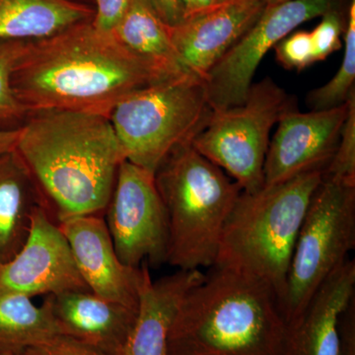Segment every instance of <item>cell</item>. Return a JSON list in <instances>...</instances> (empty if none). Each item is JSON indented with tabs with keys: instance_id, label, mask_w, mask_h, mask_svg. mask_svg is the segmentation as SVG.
I'll return each instance as SVG.
<instances>
[{
	"instance_id": "obj_25",
	"label": "cell",
	"mask_w": 355,
	"mask_h": 355,
	"mask_svg": "<svg viewBox=\"0 0 355 355\" xmlns=\"http://www.w3.org/2000/svg\"><path fill=\"white\" fill-rule=\"evenodd\" d=\"M275 49L277 62L284 69L300 71L316 62L310 32L292 33L282 39Z\"/></svg>"
},
{
	"instance_id": "obj_34",
	"label": "cell",
	"mask_w": 355,
	"mask_h": 355,
	"mask_svg": "<svg viewBox=\"0 0 355 355\" xmlns=\"http://www.w3.org/2000/svg\"><path fill=\"white\" fill-rule=\"evenodd\" d=\"M0 355H13V354H0Z\"/></svg>"
},
{
	"instance_id": "obj_17",
	"label": "cell",
	"mask_w": 355,
	"mask_h": 355,
	"mask_svg": "<svg viewBox=\"0 0 355 355\" xmlns=\"http://www.w3.org/2000/svg\"><path fill=\"white\" fill-rule=\"evenodd\" d=\"M355 298V261L347 259L315 292L289 328V355H338L340 318Z\"/></svg>"
},
{
	"instance_id": "obj_9",
	"label": "cell",
	"mask_w": 355,
	"mask_h": 355,
	"mask_svg": "<svg viewBox=\"0 0 355 355\" xmlns=\"http://www.w3.org/2000/svg\"><path fill=\"white\" fill-rule=\"evenodd\" d=\"M104 212L121 263L132 268L166 263L167 214L153 172L123 161Z\"/></svg>"
},
{
	"instance_id": "obj_24",
	"label": "cell",
	"mask_w": 355,
	"mask_h": 355,
	"mask_svg": "<svg viewBox=\"0 0 355 355\" xmlns=\"http://www.w3.org/2000/svg\"><path fill=\"white\" fill-rule=\"evenodd\" d=\"M324 176L355 186V91L349 98V113L340 133L335 156Z\"/></svg>"
},
{
	"instance_id": "obj_8",
	"label": "cell",
	"mask_w": 355,
	"mask_h": 355,
	"mask_svg": "<svg viewBox=\"0 0 355 355\" xmlns=\"http://www.w3.org/2000/svg\"><path fill=\"white\" fill-rule=\"evenodd\" d=\"M294 108L293 97L272 79H263L252 84L243 104L212 111L191 146L232 178L242 191L254 193L265 186L263 166L270 130Z\"/></svg>"
},
{
	"instance_id": "obj_20",
	"label": "cell",
	"mask_w": 355,
	"mask_h": 355,
	"mask_svg": "<svg viewBox=\"0 0 355 355\" xmlns=\"http://www.w3.org/2000/svg\"><path fill=\"white\" fill-rule=\"evenodd\" d=\"M170 27L149 0H130L127 10L112 32L121 43L142 57L178 73L193 74L178 55Z\"/></svg>"
},
{
	"instance_id": "obj_4",
	"label": "cell",
	"mask_w": 355,
	"mask_h": 355,
	"mask_svg": "<svg viewBox=\"0 0 355 355\" xmlns=\"http://www.w3.org/2000/svg\"><path fill=\"white\" fill-rule=\"evenodd\" d=\"M323 177V171L308 172L254 193L242 191L222 231L214 266L263 280L282 302L294 245Z\"/></svg>"
},
{
	"instance_id": "obj_33",
	"label": "cell",
	"mask_w": 355,
	"mask_h": 355,
	"mask_svg": "<svg viewBox=\"0 0 355 355\" xmlns=\"http://www.w3.org/2000/svg\"><path fill=\"white\" fill-rule=\"evenodd\" d=\"M266 6H275V4L282 3V2L289 1V0H261Z\"/></svg>"
},
{
	"instance_id": "obj_18",
	"label": "cell",
	"mask_w": 355,
	"mask_h": 355,
	"mask_svg": "<svg viewBox=\"0 0 355 355\" xmlns=\"http://www.w3.org/2000/svg\"><path fill=\"white\" fill-rule=\"evenodd\" d=\"M42 205L44 198L19 154H0V266L24 245Z\"/></svg>"
},
{
	"instance_id": "obj_16",
	"label": "cell",
	"mask_w": 355,
	"mask_h": 355,
	"mask_svg": "<svg viewBox=\"0 0 355 355\" xmlns=\"http://www.w3.org/2000/svg\"><path fill=\"white\" fill-rule=\"evenodd\" d=\"M203 279L200 270H178L153 280L148 263H142L137 320L121 355H168V336L178 307Z\"/></svg>"
},
{
	"instance_id": "obj_19",
	"label": "cell",
	"mask_w": 355,
	"mask_h": 355,
	"mask_svg": "<svg viewBox=\"0 0 355 355\" xmlns=\"http://www.w3.org/2000/svg\"><path fill=\"white\" fill-rule=\"evenodd\" d=\"M93 16L72 0H0V42L37 41Z\"/></svg>"
},
{
	"instance_id": "obj_2",
	"label": "cell",
	"mask_w": 355,
	"mask_h": 355,
	"mask_svg": "<svg viewBox=\"0 0 355 355\" xmlns=\"http://www.w3.org/2000/svg\"><path fill=\"white\" fill-rule=\"evenodd\" d=\"M31 114L16 153L53 220L103 214L125 160L110 119L57 110Z\"/></svg>"
},
{
	"instance_id": "obj_3",
	"label": "cell",
	"mask_w": 355,
	"mask_h": 355,
	"mask_svg": "<svg viewBox=\"0 0 355 355\" xmlns=\"http://www.w3.org/2000/svg\"><path fill=\"white\" fill-rule=\"evenodd\" d=\"M168 355H289V328L272 287L211 266L182 299Z\"/></svg>"
},
{
	"instance_id": "obj_12",
	"label": "cell",
	"mask_w": 355,
	"mask_h": 355,
	"mask_svg": "<svg viewBox=\"0 0 355 355\" xmlns=\"http://www.w3.org/2000/svg\"><path fill=\"white\" fill-rule=\"evenodd\" d=\"M347 113L349 99L333 109L309 113H300L296 108L287 111L268 144L263 166L265 186L304 173L324 172L335 156Z\"/></svg>"
},
{
	"instance_id": "obj_10",
	"label": "cell",
	"mask_w": 355,
	"mask_h": 355,
	"mask_svg": "<svg viewBox=\"0 0 355 355\" xmlns=\"http://www.w3.org/2000/svg\"><path fill=\"white\" fill-rule=\"evenodd\" d=\"M340 7V0H289L266 6L260 18L221 58L205 79L212 111L241 105L259 64L298 26Z\"/></svg>"
},
{
	"instance_id": "obj_14",
	"label": "cell",
	"mask_w": 355,
	"mask_h": 355,
	"mask_svg": "<svg viewBox=\"0 0 355 355\" xmlns=\"http://www.w3.org/2000/svg\"><path fill=\"white\" fill-rule=\"evenodd\" d=\"M261 0H231L225 6L171 26V39L187 69L205 81L221 58L260 18Z\"/></svg>"
},
{
	"instance_id": "obj_27",
	"label": "cell",
	"mask_w": 355,
	"mask_h": 355,
	"mask_svg": "<svg viewBox=\"0 0 355 355\" xmlns=\"http://www.w3.org/2000/svg\"><path fill=\"white\" fill-rule=\"evenodd\" d=\"M13 355H106L99 350L93 349L69 338V336H58L49 342L28 347L22 352Z\"/></svg>"
},
{
	"instance_id": "obj_21",
	"label": "cell",
	"mask_w": 355,
	"mask_h": 355,
	"mask_svg": "<svg viewBox=\"0 0 355 355\" xmlns=\"http://www.w3.org/2000/svg\"><path fill=\"white\" fill-rule=\"evenodd\" d=\"M58 336L46 306L21 294L0 293V354H16Z\"/></svg>"
},
{
	"instance_id": "obj_31",
	"label": "cell",
	"mask_w": 355,
	"mask_h": 355,
	"mask_svg": "<svg viewBox=\"0 0 355 355\" xmlns=\"http://www.w3.org/2000/svg\"><path fill=\"white\" fill-rule=\"evenodd\" d=\"M166 24L175 26L182 21L180 0H149Z\"/></svg>"
},
{
	"instance_id": "obj_13",
	"label": "cell",
	"mask_w": 355,
	"mask_h": 355,
	"mask_svg": "<svg viewBox=\"0 0 355 355\" xmlns=\"http://www.w3.org/2000/svg\"><path fill=\"white\" fill-rule=\"evenodd\" d=\"M89 291L100 297L137 309L142 265L121 263L101 214L74 216L58 223Z\"/></svg>"
},
{
	"instance_id": "obj_28",
	"label": "cell",
	"mask_w": 355,
	"mask_h": 355,
	"mask_svg": "<svg viewBox=\"0 0 355 355\" xmlns=\"http://www.w3.org/2000/svg\"><path fill=\"white\" fill-rule=\"evenodd\" d=\"M130 0H96L92 23L102 31L112 32L127 10Z\"/></svg>"
},
{
	"instance_id": "obj_6",
	"label": "cell",
	"mask_w": 355,
	"mask_h": 355,
	"mask_svg": "<svg viewBox=\"0 0 355 355\" xmlns=\"http://www.w3.org/2000/svg\"><path fill=\"white\" fill-rule=\"evenodd\" d=\"M211 113L205 81L184 74L128 96L110 121L125 160L155 173L174 149L191 144Z\"/></svg>"
},
{
	"instance_id": "obj_5",
	"label": "cell",
	"mask_w": 355,
	"mask_h": 355,
	"mask_svg": "<svg viewBox=\"0 0 355 355\" xmlns=\"http://www.w3.org/2000/svg\"><path fill=\"white\" fill-rule=\"evenodd\" d=\"M154 176L167 214L166 263L181 270L211 268L241 187L191 144L174 149Z\"/></svg>"
},
{
	"instance_id": "obj_15",
	"label": "cell",
	"mask_w": 355,
	"mask_h": 355,
	"mask_svg": "<svg viewBox=\"0 0 355 355\" xmlns=\"http://www.w3.org/2000/svg\"><path fill=\"white\" fill-rule=\"evenodd\" d=\"M43 304L60 336L85 343L106 355H121L139 310L89 291L51 294Z\"/></svg>"
},
{
	"instance_id": "obj_30",
	"label": "cell",
	"mask_w": 355,
	"mask_h": 355,
	"mask_svg": "<svg viewBox=\"0 0 355 355\" xmlns=\"http://www.w3.org/2000/svg\"><path fill=\"white\" fill-rule=\"evenodd\" d=\"M230 1L231 0H180L182 21L214 10Z\"/></svg>"
},
{
	"instance_id": "obj_29",
	"label": "cell",
	"mask_w": 355,
	"mask_h": 355,
	"mask_svg": "<svg viewBox=\"0 0 355 355\" xmlns=\"http://www.w3.org/2000/svg\"><path fill=\"white\" fill-rule=\"evenodd\" d=\"M338 355H355V298L340 318Z\"/></svg>"
},
{
	"instance_id": "obj_22",
	"label": "cell",
	"mask_w": 355,
	"mask_h": 355,
	"mask_svg": "<svg viewBox=\"0 0 355 355\" xmlns=\"http://www.w3.org/2000/svg\"><path fill=\"white\" fill-rule=\"evenodd\" d=\"M355 81V0H352L347 14L345 30V55L342 65L331 80L322 87L311 91L307 97L312 111L336 108L347 103L354 92Z\"/></svg>"
},
{
	"instance_id": "obj_23",
	"label": "cell",
	"mask_w": 355,
	"mask_h": 355,
	"mask_svg": "<svg viewBox=\"0 0 355 355\" xmlns=\"http://www.w3.org/2000/svg\"><path fill=\"white\" fill-rule=\"evenodd\" d=\"M28 41L0 42V121H12L27 116L12 88V74Z\"/></svg>"
},
{
	"instance_id": "obj_1",
	"label": "cell",
	"mask_w": 355,
	"mask_h": 355,
	"mask_svg": "<svg viewBox=\"0 0 355 355\" xmlns=\"http://www.w3.org/2000/svg\"><path fill=\"white\" fill-rule=\"evenodd\" d=\"M184 74L135 53L87 20L28 42L11 84L28 114L57 110L110 119L128 96Z\"/></svg>"
},
{
	"instance_id": "obj_11",
	"label": "cell",
	"mask_w": 355,
	"mask_h": 355,
	"mask_svg": "<svg viewBox=\"0 0 355 355\" xmlns=\"http://www.w3.org/2000/svg\"><path fill=\"white\" fill-rule=\"evenodd\" d=\"M77 291L89 289L67 238L42 205L35 211L24 245L10 261L0 266V293L33 298Z\"/></svg>"
},
{
	"instance_id": "obj_7",
	"label": "cell",
	"mask_w": 355,
	"mask_h": 355,
	"mask_svg": "<svg viewBox=\"0 0 355 355\" xmlns=\"http://www.w3.org/2000/svg\"><path fill=\"white\" fill-rule=\"evenodd\" d=\"M354 247L355 186L324 176L311 198L287 272L280 308L288 328Z\"/></svg>"
},
{
	"instance_id": "obj_26",
	"label": "cell",
	"mask_w": 355,
	"mask_h": 355,
	"mask_svg": "<svg viewBox=\"0 0 355 355\" xmlns=\"http://www.w3.org/2000/svg\"><path fill=\"white\" fill-rule=\"evenodd\" d=\"M345 30V22L340 9H333L322 16L320 24L310 32L314 46L315 62H322L342 49L340 37Z\"/></svg>"
},
{
	"instance_id": "obj_32",
	"label": "cell",
	"mask_w": 355,
	"mask_h": 355,
	"mask_svg": "<svg viewBox=\"0 0 355 355\" xmlns=\"http://www.w3.org/2000/svg\"><path fill=\"white\" fill-rule=\"evenodd\" d=\"M19 137L20 128H11V130L0 128V154L16 150Z\"/></svg>"
}]
</instances>
